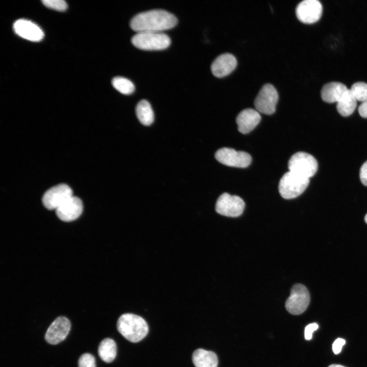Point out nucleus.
I'll return each mask as SVG.
<instances>
[{
	"instance_id": "nucleus-28",
	"label": "nucleus",
	"mask_w": 367,
	"mask_h": 367,
	"mask_svg": "<svg viewBox=\"0 0 367 367\" xmlns=\"http://www.w3.org/2000/svg\"><path fill=\"white\" fill-rule=\"evenodd\" d=\"M346 341L342 338H337L332 344V350L334 354H339L343 346L345 344Z\"/></svg>"
},
{
	"instance_id": "nucleus-3",
	"label": "nucleus",
	"mask_w": 367,
	"mask_h": 367,
	"mask_svg": "<svg viewBox=\"0 0 367 367\" xmlns=\"http://www.w3.org/2000/svg\"><path fill=\"white\" fill-rule=\"evenodd\" d=\"M132 43L137 48L144 50H160L167 48L171 39L162 32H145L137 33L131 39Z\"/></svg>"
},
{
	"instance_id": "nucleus-17",
	"label": "nucleus",
	"mask_w": 367,
	"mask_h": 367,
	"mask_svg": "<svg viewBox=\"0 0 367 367\" xmlns=\"http://www.w3.org/2000/svg\"><path fill=\"white\" fill-rule=\"evenodd\" d=\"M348 89L346 86L338 82H331L325 84L321 90L322 100L328 103L337 102Z\"/></svg>"
},
{
	"instance_id": "nucleus-16",
	"label": "nucleus",
	"mask_w": 367,
	"mask_h": 367,
	"mask_svg": "<svg viewBox=\"0 0 367 367\" xmlns=\"http://www.w3.org/2000/svg\"><path fill=\"white\" fill-rule=\"evenodd\" d=\"M261 116L256 110L247 108L237 116L236 122L239 131L246 134L252 130L259 123Z\"/></svg>"
},
{
	"instance_id": "nucleus-15",
	"label": "nucleus",
	"mask_w": 367,
	"mask_h": 367,
	"mask_svg": "<svg viewBox=\"0 0 367 367\" xmlns=\"http://www.w3.org/2000/svg\"><path fill=\"white\" fill-rule=\"evenodd\" d=\"M237 61L230 53H224L218 56L211 65L212 73L217 77H222L230 73L236 67Z\"/></svg>"
},
{
	"instance_id": "nucleus-1",
	"label": "nucleus",
	"mask_w": 367,
	"mask_h": 367,
	"mask_svg": "<svg viewBox=\"0 0 367 367\" xmlns=\"http://www.w3.org/2000/svg\"><path fill=\"white\" fill-rule=\"evenodd\" d=\"M177 21L172 13L162 9H154L136 15L130 20V27L137 33L162 32L174 28Z\"/></svg>"
},
{
	"instance_id": "nucleus-13",
	"label": "nucleus",
	"mask_w": 367,
	"mask_h": 367,
	"mask_svg": "<svg viewBox=\"0 0 367 367\" xmlns=\"http://www.w3.org/2000/svg\"><path fill=\"white\" fill-rule=\"evenodd\" d=\"M83 209L82 200L72 196L56 209V212L62 221L70 222L76 219L82 213Z\"/></svg>"
},
{
	"instance_id": "nucleus-19",
	"label": "nucleus",
	"mask_w": 367,
	"mask_h": 367,
	"mask_svg": "<svg viewBox=\"0 0 367 367\" xmlns=\"http://www.w3.org/2000/svg\"><path fill=\"white\" fill-rule=\"evenodd\" d=\"M357 100L350 89L337 102L336 109L340 115L346 117L351 115L357 106Z\"/></svg>"
},
{
	"instance_id": "nucleus-2",
	"label": "nucleus",
	"mask_w": 367,
	"mask_h": 367,
	"mask_svg": "<svg viewBox=\"0 0 367 367\" xmlns=\"http://www.w3.org/2000/svg\"><path fill=\"white\" fill-rule=\"evenodd\" d=\"M118 332L127 340L137 343L144 338L148 332V326L142 317L133 313H124L118 319Z\"/></svg>"
},
{
	"instance_id": "nucleus-11",
	"label": "nucleus",
	"mask_w": 367,
	"mask_h": 367,
	"mask_svg": "<svg viewBox=\"0 0 367 367\" xmlns=\"http://www.w3.org/2000/svg\"><path fill=\"white\" fill-rule=\"evenodd\" d=\"M322 12V4L318 0H304L296 8L298 19L305 23H312L319 20Z\"/></svg>"
},
{
	"instance_id": "nucleus-4",
	"label": "nucleus",
	"mask_w": 367,
	"mask_h": 367,
	"mask_svg": "<svg viewBox=\"0 0 367 367\" xmlns=\"http://www.w3.org/2000/svg\"><path fill=\"white\" fill-rule=\"evenodd\" d=\"M309 179L288 171L281 178L278 185L279 192L286 199L295 198L307 188Z\"/></svg>"
},
{
	"instance_id": "nucleus-22",
	"label": "nucleus",
	"mask_w": 367,
	"mask_h": 367,
	"mask_svg": "<svg viewBox=\"0 0 367 367\" xmlns=\"http://www.w3.org/2000/svg\"><path fill=\"white\" fill-rule=\"evenodd\" d=\"M112 84L117 91L125 95L131 94L135 89V85L132 81L122 76L113 78Z\"/></svg>"
},
{
	"instance_id": "nucleus-7",
	"label": "nucleus",
	"mask_w": 367,
	"mask_h": 367,
	"mask_svg": "<svg viewBox=\"0 0 367 367\" xmlns=\"http://www.w3.org/2000/svg\"><path fill=\"white\" fill-rule=\"evenodd\" d=\"M278 93L275 87L269 83L264 85L255 97L254 104L259 113L267 115L274 113L278 101Z\"/></svg>"
},
{
	"instance_id": "nucleus-9",
	"label": "nucleus",
	"mask_w": 367,
	"mask_h": 367,
	"mask_svg": "<svg viewBox=\"0 0 367 367\" xmlns=\"http://www.w3.org/2000/svg\"><path fill=\"white\" fill-rule=\"evenodd\" d=\"M215 156L219 162L224 165L238 168H246L252 161L250 155L248 153L227 147L218 150Z\"/></svg>"
},
{
	"instance_id": "nucleus-14",
	"label": "nucleus",
	"mask_w": 367,
	"mask_h": 367,
	"mask_svg": "<svg viewBox=\"0 0 367 367\" xmlns=\"http://www.w3.org/2000/svg\"><path fill=\"white\" fill-rule=\"evenodd\" d=\"M13 29L18 36L32 41H39L44 37V33L40 27L24 19L16 20L13 24Z\"/></svg>"
},
{
	"instance_id": "nucleus-21",
	"label": "nucleus",
	"mask_w": 367,
	"mask_h": 367,
	"mask_svg": "<svg viewBox=\"0 0 367 367\" xmlns=\"http://www.w3.org/2000/svg\"><path fill=\"white\" fill-rule=\"evenodd\" d=\"M136 113L138 120L144 125H149L154 121L153 110L149 102L146 100L143 99L138 102Z\"/></svg>"
},
{
	"instance_id": "nucleus-6",
	"label": "nucleus",
	"mask_w": 367,
	"mask_h": 367,
	"mask_svg": "<svg viewBox=\"0 0 367 367\" xmlns=\"http://www.w3.org/2000/svg\"><path fill=\"white\" fill-rule=\"evenodd\" d=\"M310 302V295L307 288L303 284L297 283L291 289V294L287 299L285 306L290 313L298 315L307 308Z\"/></svg>"
},
{
	"instance_id": "nucleus-18",
	"label": "nucleus",
	"mask_w": 367,
	"mask_h": 367,
	"mask_svg": "<svg viewBox=\"0 0 367 367\" xmlns=\"http://www.w3.org/2000/svg\"><path fill=\"white\" fill-rule=\"evenodd\" d=\"M192 361L196 367H217L218 363L217 356L214 352L202 349L194 351Z\"/></svg>"
},
{
	"instance_id": "nucleus-29",
	"label": "nucleus",
	"mask_w": 367,
	"mask_h": 367,
	"mask_svg": "<svg viewBox=\"0 0 367 367\" xmlns=\"http://www.w3.org/2000/svg\"><path fill=\"white\" fill-rule=\"evenodd\" d=\"M358 113L363 118H367V100L362 102L358 107Z\"/></svg>"
},
{
	"instance_id": "nucleus-31",
	"label": "nucleus",
	"mask_w": 367,
	"mask_h": 367,
	"mask_svg": "<svg viewBox=\"0 0 367 367\" xmlns=\"http://www.w3.org/2000/svg\"><path fill=\"white\" fill-rule=\"evenodd\" d=\"M364 221L366 222V223H367V214L365 215V216L364 217Z\"/></svg>"
},
{
	"instance_id": "nucleus-27",
	"label": "nucleus",
	"mask_w": 367,
	"mask_h": 367,
	"mask_svg": "<svg viewBox=\"0 0 367 367\" xmlns=\"http://www.w3.org/2000/svg\"><path fill=\"white\" fill-rule=\"evenodd\" d=\"M359 177L361 183L364 186H367V161L360 167Z\"/></svg>"
},
{
	"instance_id": "nucleus-30",
	"label": "nucleus",
	"mask_w": 367,
	"mask_h": 367,
	"mask_svg": "<svg viewBox=\"0 0 367 367\" xmlns=\"http://www.w3.org/2000/svg\"><path fill=\"white\" fill-rule=\"evenodd\" d=\"M328 367H345V366L339 365V364H332L329 365Z\"/></svg>"
},
{
	"instance_id": "nucleus-26",
	"label": "nucleus",
	"mask_w": 367,
	"mask_h": 367,
	"mask_svg": "<svg viewBox=\"0 0 367 367\" xmlns=\"http://www.w3.org/2000/svg\"><path fill=\"white\" fill-rule=\"evenodd\" d=\"M319 328V325L313 323L306 326L304 331V336L306 340H310L312 338V333Z\"/></svg>"
},
{
	"instance_id": "nucleus-12",
	"label": "nucleus",
	"mask_w": 367,
	"mask_h": 367,
	"mask_svg": "<svg viewBox=\"0 0 367 367\" xmlns=\"http://www.w3.org/2000/svg\"><path fill=\"white\" fill-rule=\"evenodd\" d=\"M71 328L69 320L60 316L50 325L45 335L46 341L51 345H57L64 340L68 334Z\"/></svg>"
},
{
	"instance_id": "nucleus-8",
	"label": "nucleus",
	"mask_w": 367,
	"mask_h": 367,
	"mask_svg": "<svg viewBox=\"0 0 367 367\" xmlns=\"http://www.w3.org/2000/svg\"><path fill=\"white\" fill-rule=\"evenodd\" d=\"M244 208L245 203L241 197L224 193L218 198L215 209L220 215L237 217L242 215Z\"/></svg>"
},
{
	"instance_id": "nucleus-5",
	"label": "nucleus",
	"mask_w": 367,
	"mask_h": 367,
	"mask_svg": "<svg viewBox=\"0 0 367 367\" xmlns=\"http://www.w3.org/2000/svg\"><path fill=\"white\" fill-rule=\"evenodd\" d=\"M318 168L316 159L305 152L300 151L294 154L288 162L289 171L309 179L316 174Z\"/></svg>"
},
{
	"instance_id": "nucleus-10",
	"label": "nucleus",
	"mask_w": 367,
	"mask_h": 367,
	"mask_svg": "<svg viewBox=\"0 0 367 367\" xmlns=\"http://www.w3.org/2000/svg\"><path fill=\"white\" fill-rule=\"evenodd\" d=\"M72 196V191L68 185L59 184L48 189L43 195L42 201L46 208L56 210Z\"/></svg>"
},
{
	"instance_id": "nucleus-23",
	"label": "nucleus",
	"mask_w": 367,
	"mask_h": 367,
	"mask_svg": "<svg viewBox=\"0 0 367 367\" xmlns=\"http://www.w3.org/2000/svg\"><path fill=\"white\" fill-rule=\"evenodd\" d=\"M357 101L367 100V83L358 82L353 84L350 89Z\"/></svg>"
},
{
	"instance_id": "nucleus-24",
	"label": "nucleus",
	"mask_w": 367,
	"mask_h": 367,
	"mask_svg": "<svg viewBox=\"0 0 367 367\" xmlns=\"http://www.w3.org/2000/svg\"><path fill=\"white\" fill-rule=\"evenodd\" d=\"M43 4L46 7L60 11H65L67 8V4L63 0H43Z\"/></svg>"
},
{
	"instance_id": "nucleus-25",
	"label": "nucleus",
	"mask_w": 367,
	"mask_h": 367,
	"mask_svg": "<svg viewBox=\"0 0 367 367\" xmlns=\"http://www.w3.org/2000/svg\"><path fill=\"white\" fill-rule=\"evenodd\" d=\"M78 367H96L94 357L90 353L82 354L78 362Z\"/></svg>"
},
{
	"instance_id": "nucleus-20",
	"label": "nucleus",
	"mask_w": 367,
	"mask_h": 367,
	"mask_svg": "<svg viewBox=\"0 0 367 367\" xmlns=\"http://www.w3.org/2000/svg\"><path fill=\"white\" fill-rule=\"evenodd\" d=\"M98 353L103 361L107 363L111 362L114 360L117 354L116 343L110 338L103 339L99 345Z\"/></svg>"
}]
</instances>
